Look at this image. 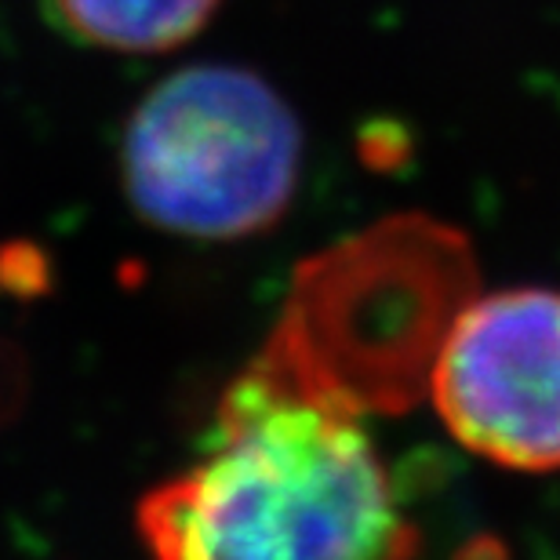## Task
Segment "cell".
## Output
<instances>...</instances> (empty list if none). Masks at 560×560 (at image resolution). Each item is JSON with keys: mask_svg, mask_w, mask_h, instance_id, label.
Here are the masks:
<instances>
[{"mask_svg": "<svg viewBox=\"0 0 560 560\" xmlns=\"http://www.w3.org/2000/svg\"><path fill=\"white\" fill-rule=\"evenodd\" d=\"M150 560H416L419 535L361 411L248 368L183 474L145 491Z\"/></svg>", "mask_w": 560, "mask_h": 560, "instance_id": "6da1fadb", "label": "cell"}, {"mask_svg": "<svg viewBox=\"0 0 560 560\" xmlns=\"http://www.w3.org/2000/svg\"><path fill=\"white\" fill-rule=\"evenodd\" d=\"M302 125L248 66L197 62L167 73L131 109L120 186L153 230L244 241L273 230L295 200Z\"/></svg>", "mask_w": 560, "mask_h": 560, "instance_id": "7a4b0ae2", "label": "cell"}, {"mask_svg": "<svg viewBox=\"0 0 560 560\" xmlns=\"http://www.w3.org/2000/svg\"><path fill=\"white\" fill-rule=\"evenodd\" d=\"M433 408L466 452L521 474L560 469V291L466 302L433 357Z\"/></svg>", "mask_w": 560, "mask_h": 560, "instance_id": "3957f363", "label": "cell"}, {"mask_svg": "<svg viewBox=\"0 0 560 560\" xmlns=\"http://www.w3.org/2000/svg\"><path fill=\"white\" fill-rule=\"evenodd\" d=\"M55 22L92 48L161 55L197 37L222 0H48Z\"/></svg>", "mask_w": 560, "mask_h": 560, "instance_id": "277c9868", "label": "cell"}]
</instances>
